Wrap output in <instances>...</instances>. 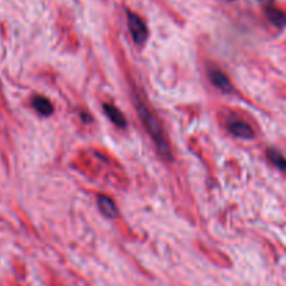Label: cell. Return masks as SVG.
<instances>
[{"instance_id":"obj_4","label":"cell","mask_w":286,"mask_h":286,"mask_svg":"<svg viewBox=\"0 0 286 286\" xmlns=\"http://www.w3.org/2000/svg\"><path fill=\"white\" fill-rule=\"evenodd\" d=\"M209 80L212 81V84L219 88L221 91L223 92H230L233 88H232V83L229 81V78L223 74L219 70H214V72L209 73Z\"/></svg>"},{"instance_id":"obj_7","label":"cell","mask_w":286,"mask_h":286,"mask_svg":"<svg viewBox=\"0 0 286 286\" xmlns=\"http://www.w3.org/2000/svg\"><path fill=\"white\" fill-rule=\"evenodd\" d=\"M104 109H105V113H106V116L111 119V122L113 124H116L119 127H126V117L123 116V113L117 109L116 106H113V105H104Z\"/></svg>"},{"instance_id":"obj_6","label":"cell","mask_w":286,"mask_h":286,"mask_svg":"<svg viewBox=\"0 0 286 286\" xmlns=\"http://www.w3.org/2000/svg\"><path fill=\"white\" fill-rule=\"evenodd\" d=\"M33 106L35 111L42 116H51L53 113L52 102L45 97H35L33 99Z\"/></svg>"},{"instance_id":"obj_8","label":"cell","mask_w":286,"mask_h":286,"mask_svg":"<svg viewBox=\"0 0 286 286\" xmlns=\"http://www.w3.org/2000/svg\"><path fill=\"white\" fill-rule=\"evenodd\" d=\"M265 13H267L268 20H269L275 27H278V28H283V27H286V14L283 13V12H280L279 9L268 7Z\"/></svg>"},{"instance_id":"obj_10","label":"cell","mask_w":286,"mask_h":286,"mask_svg":"<svg viewBox=\"0 0 286 286\" xmlns=\"http://www.w3.org/2000/svg\"><path fill=\"white\" fill-rule=\"evenodd\" d=\"M260 2H264V3H269L271 0H260Z\"/></svg>"},{"instance_id":"obj_1","label":"cell","mask_w":286,"mask_h":286,"mask_svg":"<svg viewBox=\"0 0 286 286\" xmlns=\"http://www.w3.org/2000/svg\"><path fill=\"white\" fill-rule=\"evenodd\" d=\"M134 104H136L137 113H138V116L141 119L144 127L147 129L148 134L152 137V140H154V143L156 144L159 152H161L165 158L170 159V158H172V154H170L169 145L166 143V138H165L162 127H161V124L158 122V119H156V117L154 116V113H151L150 109L141 102L140 98H134Z\"/></svg>"},{"instance_id":"obj_9","label":"cell","mask_w":286,"mask_h":286,"mask_svg":"<svg viewBox=\"0 0 286 286\" xmlns=\"http://www.w3.org/2000/svg\"><path fill=\"white\" fill-rule=\"evenodd\" d=\"M267 156L269 158V161L280 170L286 173V158L280 152H278L276 150H268L267 151Z\"/></svg>"},{"instance_id":"obj_5","label":"cell","mask_w":286,"mask_h":286,"mask_svg":"<svg viewBox=\"0 0 286 286\" xmlns=\"http://www.w3.org/2000/svg\"><path fill=\"white\" fill-rule=\"evenodd\" d=\"M98 207L101 209V212L106 216V218H115L117 215L116 204L113 202L112 198L108 195H99L98 197Z\"/></svg>"},{"instance_id":"obj_2","label":"cell","mask_w":286,"mask_h":286,"mask_svg":"<svg viewBox=\"0 0 286 286\" xmlns=\"http://www.w3.org/2000/svg\"><path fill=\"white\" fill-rule=\"evenodd\" d=\"M129 28H130L131 37L134 39V42L137 45H143L147 41V37H148L145 23L137 14L129 13Z\"/></svg>"},{"instance_id":"obj_3","label":"cell","mask_w":286,"mask_h":286,"mask_svg":"<svg viewBox=\"0 0 286 286\" xmlns=\"http://www.w3.org/2000/svg\"><path fill=\"white\" fill-rule=\"evenodd\" d=\"M229 131H230L233 136L239 137V138H244V140H250V138H253L254 137L253 129H251L247 123L239 122V120L229 123Z\"/></svg>"}]
</instances>
